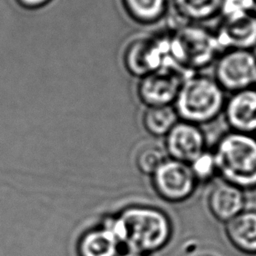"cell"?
Returning <instances> with one entry per match:
<instances>
[{
  "mask_svg": "<svg viewBox=\"0 0 256 256\" xmlns=\"http://www.w3.org/2000/svg\"><path fill=\"white\" fill-rule=\"evenodd\" d=\"M105 226L130 252L139 254L159 249L170 234L165 215L152 208H129Z\"/></svg>",
  "mask_w": 256,
  "mask_h": 256,
  "instance_id": "6da1fadb",
  "label": "cell"
},
{
  "mask_svg": "<svg viewBox=\"0 0 256 256\" xmlns=\"http://www.w3.org/2000/svg\"><path fill=\"white\" fill-rule=\"evenodd\" d=\"M217 173L238 188H256V136L228 130L212 150Z\"/></svg>",
  "mask_w": 256,
  "mask_h": 256,
  "instance_id": "7a4b0ae2",
  "label": "cell"
},
{
  "mask_svg": "<svg viewBox=\"0 0 256 256\" xmlns=\"http://www.w3.org/2000/svg\"><path fill=\"white\" fill-rule=\"evenodd\" d=\"M226 97L213 76L194 73L184 80L174 109L180 120L201 126L222 114Z\"/></svg>",
  "mask_w": 256,
  "mask_h": 256,
  "instance_id": "3957f363",
  "label": "cell"
},
{
  "mask_svg": "<svg viewBox=\"0 0 256 256\" xmlns=\"http://www.w3.org/2000/svg\"><path fill=\"white\" fill-rule=\"evenodd\" d=\"M169 51L173 64L190 74L213 64L221 53L215 32L197 23L177 27L169 35Z\"/></svg>",
  "mask_w": 256,
  "mask_h": 256,
  "instance_id": "277c9868",
  "label": "cell"
},
{
  "mask_svg": "<svg viewBox=\"0 0 256 256\" xmlns=\"http://www.w3.org/2000/svg\"><path fill=\"white\" fill-rule=\"evenodd\" d=\"M213 78L226 93L256 85V53L249 50H226L214 62Z\"/></svg>",
  "mask_w": 256,
  "mask_h": 256,
  "instance_id": "5b68a950",
  "label": "cell"
},
{
  "mask_svg": "<svg viewBox=\"0 0 256 256\" xmlns=\"http://www.w3.org/2000/svg\"><path fill=\"white\" fill-rule=\"evenodd\" d=\"M123 61L129 73L140 78L162 67L174 65L170 57L169 35L131 41L125 49Z\"/></svg>",
  "mask_w": 256,
  "mask_h": 256,
  "instance_id": "8992f818",
  "label": "cell"
},
{
  "mask_svg": "<svg viewBox=\"0 0 256 256\" xmlns=\"http://www.w3.org/2000/svg\"><path fill=\"white\" fill-rule=\"evenodd\" d=\"M191 74L175 65L162 67L140 78L139 99L147 107L169 106L175 102L184 80Z\"/></svg>",
  "mask_w": 256,
  "mask_h": 256,
  "instance_id": "52a82bcc",
  "label": "cell"
},
{
  "mask_svg": "<svg viewBox=\"0 0 256 256\" xmlns=\"http://www.w3.org/2000/svg\"><path fill=\"white\" fill-rule=\"evenodd\" d=\"M153 180L157 191L164 198L180 201L191 194L196 178L189 164L171 159L165 160L154 172Z\"/></svg>",
  "mask_w": 256,
  "mask_h": 256,
  "instance_id": "ba28073f",
  "label": "cell"
},
{
  "mask_svg": "<svg viewBox=\"0 0 256 256\" xmlns=\"http://www.w3.org/2000/svg\"><path fill=\"white\" fill-rule=\"evenodd\" d=\"M165 149L172 159L190 164L206 150V136L199 125L178 121L165 136Z\"/></svg>",
  "mask_w": 256,
  "mask_h": 256,
  "instance_id": "9c48e42d",
  "label": "cell"
},
{
  "mask_svg": "<svg viewBox=\"0 0 256 256\" xmlns=\"http://www.w3.org/2000/svg\"><path fill=\"white\" fill-rule=\"evenodd\" d=\"M222 115L230 131L256 134V87L230 93Z\"/></svg>",
  "mask_w": 256,
  "mask_h": 256,
  "instance_id": "30bf717a",
  "label": "cell"
},
{
  "mask_svg": "<svg viewBox=\"0 0 256 256\" xmlns=\"http://www.w3.org/2000/svg\"><path fill=\"white\" fill-rule=\"evenodd\" d=\"M214 32L221 52L256 49V16L253 14L233 20H222Z\"/></svg>",
  "mask_w": 256,
  "mask_h": 256,
  "instance_id": "8fae6325",
  "label": "cell"
},
{
  "mask_svg": "<svg viewBox=\"0 0 256 256\" xmlns=\"http://www.w3.org/2000/svg\"><path fill=\"white\" fill-rule=\"evenodd\" d=\"M209 206L216 218L229 221L242 212L244 196L240 188L224 181L212 189Z\"/></svg>",
  "mask_w": 256,
  "mask_h": 256,
  "instance_id": "7c38bea8",
  "label": "cell"
},
{
  "mask_svg": "<svg viewBox=\"0 0 256 256\" xmlns=\"http://www.w3.org/2000/svg\"><path fill=\"white\" fill-rule=\"evenodd\" d=\"M227 235L239 250L256 254V211H245L228 221Z\"/></svg>",
  "mask_w": 256,
  "mask_h": 256,
  "instance_id": "4fadbf2b",
  "label": "cell"
},
{
  "mask_svg": "<svg viewBox=\"0 0 256 256\" xmlns=\"http://www.w3.org/2000/svg\"><path fill=\"white\" fill-rule=\"evenodd\" d=\"M221 0H173L177 14L188 23L211 20L219 15Z\"/></svg>",
  "mask_w": 256,
  "mask_h": 256,
  "instance_id": "5bb4252c",
  "label": "cell"
},
{
  "mask_svg": "<svg viewBox=\"0 0 256 256\" xmlns=\"http://www.w3.org/2000/svg\"><path fill=\"white\" fill-rule=\"evenodd\" d=\"M118 243L112 231L105 226L83 236L79 251L81 256H116Z\"/></svg>",
  "mask_w": 256,
  "mask_h": 256,
  "instance_id": "9a60e30c",
  "label": "cell"
},
{
  "mask_svg": "<svg viewBox=\"0 0 256 256\" xmlns=\"http://www.w3.org/2000/svg\"><path fill=\"white\" fill-rule=\"evenodd\" d=\"M178 122V115L171 105L147 107L143 114L145 130L153 136H166Z\"/></svg>",
  "mask_w": 256,
  "mask_h": 256,
  "instance_id": "2e32d148",
  "label": "cell"
},
{
  "mask_svg": "<svg viewBox=\"0 0 256 256\" xmlns=\"http://www.w3.org/2000/svg\"><path fill=\"white\" fill-rule=\"evenodd\" d=\"M127 14L136 22L151 24L163 17L168 0H122Z\"/></svg>",
  "mask_w": 256,
  "mask_h": 256,
  "instance_id": "e0dca14e",
  "label": "cell"
},
{
  "mask_svg": "<svg viewBox=\"0 0 256 256\" xmlns=\"http://www.w3.org/2000/svg\"><path fill=\"white\" fill-rule=\"evenodd\" d=\"M165 161L163 150L156 145H146L137 154L136 162L138 168L145 174H154V172Z\"/></svg>",
  "mask_w": 256,
  "mask_h": 256,
  "instance_id": "ac0fdd59",
  "label": "cell"
},
{
  "mask_svg": "<svg viewBox=\"0 0 256 256\" xmlns=\"http://www.w3.org/2000/svg\"><path fill=\"white\" fill-rule=\"evenodd\" d=\"M189 166L196 180L199 179L202 181H207L217 173L213 151H209L207 149L202 152L195 160H193Z\"/></svg>",
  "mask_w": 256,
  "mask_h": 256,
  "instance_id": "d6986e66",
  "label": "cell"
},
{
  "mask_svg": "<svg viewBox=\"0 0 256 256\" xmlns=\"http://www.w3.org/2000/svg\"><path fill=\"white\" fill-rule=\"evenodd\" d=\"M251 14L250 0H221L220 12L222 20H233Z\"/></svg>",
  "mask_w": 256,
  "mask_h": 256,
  "instance_id": "ffe728a7",
  "label": "cell"
},
{
  "mask_svg": "<svg viewBox=\"0 0 256 256\" xmlns=\"http://www.w3.org/2000/svg\"><path fill=\"white\" fill-rule=\"evenodd\" d=\"M17 3L25 9H39L46 6L52 0H16Z\"/></svg>",
  "mask_w": 256,
  "mask_h": 256,
  "instance_id": "44dd1931",
  "label": "cell"
},
{
  "mask_svg": "<svg viewBox=\"0 0 256 256\" xmlns=\"http://www.w3.org/2000/svg\"><path fill=\"white\" fill-rule=\"evenodd\" d=\"M250 6H251V14L256 16V0H250Z\"/></svg>",
  "mask_w": 256,
  "mask_h": 256,
  "instance_id": "7402d4cb",
  "label": "cell"
},
{
  "mask_svg": "<svg viewBox=\"0 0 256 256\" xmlns=\"http://www.w3.org/2000/svg\"><path fill=\"white\" fill-rule=\"evenodd\" d=\"M122 256H143L142 254H139V253H135V252H127L126 254L122 255Z\"/></svg>",
  "mask_w": 256,
  "mask_h": 256,
  "instance_id": "603a6c76",
  "label": "cell"
},
{
  "mask_svg": "<svg viewBox=\"0 0 256 256\" xmlns=\"http://www.w3.org/2000/svg\"><path fill=\"white\" fill-rule=\"evenodd\" d=\"M255 87H256V85H255Z\"/></svg>",
  "mask_w": 256,
  "mask_h": 256,
  "instance_id": "cb8c5ba5",
  "label": "cell"
},
{
  "mask_svg": "<svg viewBox=\"0 0 256 256\" xmlns=\"http://www.w3.org/2000/svg\"><path fill=\"white\" fill-rule=\"evenodd\" d=\"M255 136H256V134H255Z\"/></svg>",
  "mask_w": 256,
  "mask_h": 256,
  "instance_id": "d4e9b609",
  "label": "cell"
}]
</instances>
